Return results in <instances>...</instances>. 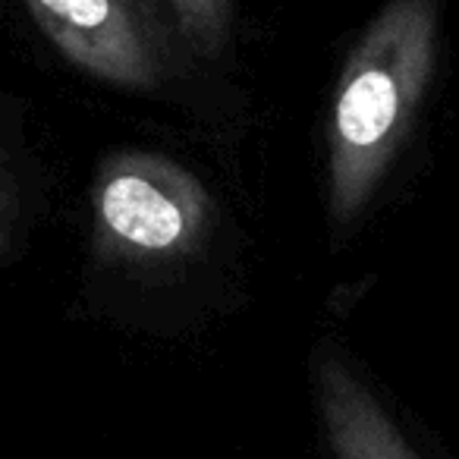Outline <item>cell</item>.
<instances>
[{"label": "cell", "instance_id": "cell-3", "mask_svg": "<svg viewBox=\"0 0 459 459\" xmlns=\"http://www.w3.org/2000/svg\"><path fill=\"white\" fill-rule=\"evenodd\" d=\"M76 70L126 91H160L189 57L164 0H22Z\"/></svg>", "mask_w": 459, "mask_h": 459}, {"label": "cell", "instance_id": "cell-2", "mask_svg": "<svg viewBox=\"0 0 459 459\" xmlns=\"http://www.w3.org/2000/svg\"><path fill=\"white\" fill-rule=\"evenodd\" d=\"M95 246L110 264L160 271L189 264L214 233V198L179 160L158 152H117L91 189Z\"/></svg>", "mask_w": 459, "mask_h": 459}, {"label": "cell", "instance_id": "cell-5", "mask_svg": "<svg viewBox=\"0 0 459 459\" xmlns=\"http://www.w3.org/2000/svg\"><path fill=\"white\" fill-rule=\"evenodd\" d=\"M192 60H217L230 45L237 0H164Z\"/></svg>", "mask_w": 459, "mask_h": 459}, {"label": "cell", "instance_id": "cell-1", "mask_svg": "<svg viewBox=\"0 0 459 459\" xmlns=\"http://www.w3.org/2000/svg\"><path fill=\"white\" fill-rule=\"evenodd\" d=\"M440 54V0H387L346 57L327 120V217L350 230L412 133Z\"/></svg>", "mask_w": 459, "mask_h": 459}, {"label": "cell", "instance_id": "cell-4", "mask_svg": "<svg viewBox=\"0 0 459 459\" xmlns=\"http://www.w3.org/2000/svg\"><path fill=\"white\" fill-rule=\"evenodd\" d=\"M312 400L325 459H440L340 346L312 352Z\"/></svg>", "mask_w": 459, "mask_h": 459}, {"label": "cell", "instance_id": "cell-6", "mask_svg": "<svg viewBox=\"0 0 459 459\" xmlns=\"http://www.w3.org/2000/svg\"><path fill=\"white\" fill-rule=\"evenodd\" d=\"M16 221H20V189H16L4 158H0V252H7L16 233Z\"/></svg>", "mask_w": 459, "mask_h": 459}]
</instances>
